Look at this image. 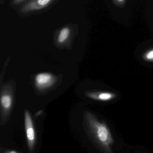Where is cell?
I'll return each mask as SVG.
<instances>
[{"label": "cell", "mask_w": 153, "mask_h": 153, "mask_svg": "<svg viewBox=\"0 0 153 153\" xmlns=\"http://www.w3.org/2000/svg\"><path fill=\"white\" fill-rule=\"evenodd\" d=\"M84 118L87 132L92 140L105 153H112L111 146L114 141L109 128L90 112H85Z\"/></svg>", "instance_id": "obj_1"}, {"label": "cell", "mask_w": 153, "mask_h": 153, "mask_svg": "<svg viewBox=\"0 0 153 153\" xmlns=\"http://www.w3.org/2000/svg\"><path fill=\"white\" fill-rule=\"evenodd\" d=\"M25 124L27 145L29 149L32 150L35 143L36 132L32 117L27 110L25 111Z\"/></svg>", "instance_id": "obj_2"}, {"label": "cell", "mask_w": 153, "mask_h": 153, "mask_svg": "<svg viewBox=\"0 0 153 153\" xmlns=\"http://www.w3.org/2000/svg\"><path fill=\"white\" fill-rule=\"evenodd\" d=\"M54 76L49 72H41L36 75L34 82L36 87L40 90L48 88L54 83Z\"/></svg>", "instance_id": "obj_3"}, {"label": "cell", "mask_w": 153, "mask_h": 153, "mask_svg": "<svg viewBox=\"0 0 153 153\" xmlns=\"http://www.w3.org/2000/svg\"><path fill=\"white\" fill-rule=\"evenodd\" d=\"M52 0H35L29 1L23 7L22 11L27 12L33 10H38L44 8L50 3L53 2Z\"/></svg>", "instance_id": "obj_4"}, {"label": "cell", "mask_w": 153, "mask_h": 153, "mask_svg": "<svg viewBox=\"0 0 153 153\" xmlns=\"http://www.w3.org/2000/svg\"><path fill=\"white\" fill-rule=\"evenodd\" d=\"M87 96L89 98L94 100L101 101H108L112 100L116 97L114 94L109 92H100V93H87Z\"/></svg>", "instance_id": "obj_5"}, {"label": "cell", "mask_w": 153, "mask_h": 153, "mask_svg": "<svg viewBox=\"0 0 153 153\" xmlns=\"http://www.w3.org/2000/svg\"><path fill=\"white\" fill-rule=\"evenodd\" d=\"M13 100L12 96L10 94H5L1 97V105L3 115H7L12 107Z\"/></svg>", "instance_id": "obj_6"}, {"label": "cell", "mask_w": 153, "mask_h": 153, "mask_svg": "<svg viewBox=\"0 0 153 153\" xmlns=\"http://www.w3.org/2000/svg\"><path fill=\"white\" fill-rule=\"evenodd\" d=\"M70 31L69 28L68 27H64L60 31L59 33L58 37V42L59 43H63L68 38L69 36Z\"/></svg>", "instance_id": "obj_7"}, {"label": "cell", "mask_w": 153, "mask_h": 153, "mask_svg": "<svg viewBox=\"0 0 153 153\" xmlns=\"http://www.w3.org/2000/svg\"><path fill=\"white\" fill-rule=\"evenodd\" d=\"M142 59L148 62H153V48L145 52L142 55Z\"/></svg>", "instance_id": "obj_8"}, {"label": "cell", "mask_w": 153, "mask_h": 153, "mask_svg": "<svg viewBox=\"0 0 153 153\" xmlns=\"http://www.w3.org/2000/svg\"><path fill=\"white\" fill-rule=\"evenodd\" d=\"M113 3L117 7L122 8L126 5V1L125 0H115L112 1Z\"/></svg>", "instance_id": "obj_9"}, {"label": "cell", "mask_w": 153, "mask_h": 153, "mask_svg": "<svg viewBox=\"0 0 153 153\" xmlns=\"http://www.w3.org/2000/svg\"><path fill=\"white\" fill-rule=\"evenodd\" d=\"M25 1H21V0H17V1H14V3H16V4H18V3H19V2H24Z\"/></svg>", "instance_id": "obj_10"}, {"label": "cell", "mask_w": 153, "mask_h": 153, "mask_svg": "<svg viewBox=\"0 0 153 153\" xmlns=\"http://www.w3.org/2000/svg\"><path fill=\"white\" fill-rule=\"evenodd\" d=\"M9 153H17L16 151H14V150H12V151H10Z\"/></svg>", "instance_id": "obj_11"}]
</instances>
